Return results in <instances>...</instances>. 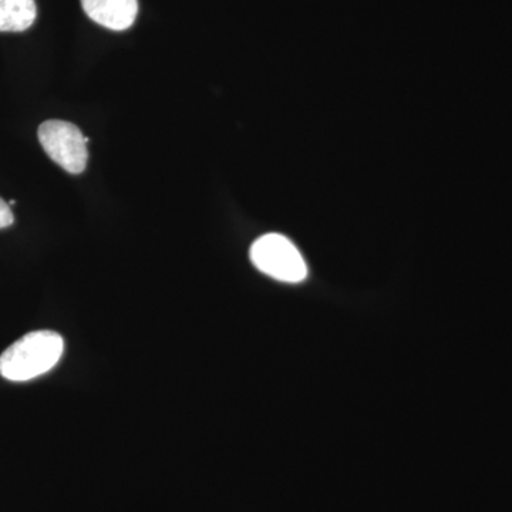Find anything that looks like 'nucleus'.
<instances>
[{
    "mask_svg": "<svg viewBox=\"0 0 512 512\" xmlns=\"http://www.w3.org/2000/svg\"><path fill=\"white\" fill-rule=\"evenodd\" d=\"M36 16L35 0H0V32H25Z\"/></svg>",
    "mask_w": 512,
    "mask_h": 512,
    "instance_id": "obj_5",
    "label": "nucleus"
},
{
    "mask_svg": "<svg viewBox=\"0 0 512 512\" xmlns=\"http://www.w3.org/2000/svg\"><path fill=\"white\" fill-rule=\"evenodd\" d=\"M86 15L110 30L130 29L138 15V0H82Z\"/></svg>",
    "mask_w": 512,
    "mask_h": 512,
    "instance_id": "obj_4",
    "label": "nucleus"
},
{
    "mask_svg": "<svg viewBox=\"0 0 512 512\" xmlns=\"http://www.w3.org/2000/svg\"><path fill=\"white\" fill-rule=\"evenodd\" d=\"M64 342L59 333L37 330L28 333L0 356V375L10 382H28L45 375L63 355Z\"/></svg>",
    "mask_w": 512,
    "mask_h": 512,
    "instance_id": "obj_1",
    "label": "nucleus"
},
{
    "mask_svg": "<svg viewBox=\"0 0 512 512\" xmlns=\"http://www.w3.org/2000/svg\"><path fill=\"white\" fill-rule=\"evenodd\" d=\"M252 264L276 281L298 284L308 276V266L298 248L284 235L268 234L251 247Z\"/></svg>",
    "mask_w": 512,
    "mask_h": 512,
    "instance_id": "obj_2",
    "label": "nucleus"
},
{
    "mask_svg": "<svg viewBox=\"0 0 512 512\" xmlns=\"http://www.w3.org/2000/svg\"><path fill=\"white\" fill-rule=\"evenodd\" d=\"M13 212L10 210L9 204L0 198V229L8 228L13 224Z\"/></svg>",
    "mask_w": 512,
    "mask_h": 512,
    "instance_id": "obj_6",
    "label": "nucleus"
},
{
    "mask_svg": "<svg viewBox=\"0 0 512 512\" xmlns=\"http://www.w3.org/2000/svg\"><path fill=\"white\" fill-rule=\"evenodd\" d=\"M47 156L70 174L83 173L89 161L87 143L79 127L62 120H47L37 131Z\"/></svg>",
    "mask_w": 512,
    "mask_h": 512,
    "instance_id": "obj_3",
    "label": "nucleus"
}]
</instances>
